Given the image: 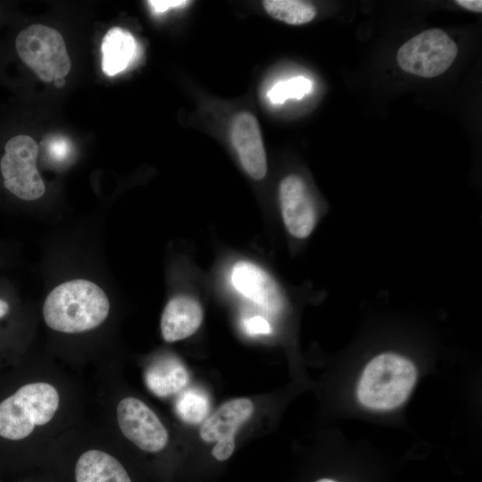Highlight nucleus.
<instances>
[{"label":"nucleus","mask_w":482,"mask_h":482,"mask_svg":"<svg viewBox=\"0 0 482 482\" xmlns=\"http://www.w3.org/2000/svg\"><path fill=\"white\" fill-rule=\"evenodd\" d=\"M110 301L96 283L72 279L55 287L43 305V318L53 330L75 334L99 327L108 317Z\"/></svg>","instance_id":"nucleus-1"},{"label":"nucleus","mask_w":482,"mask_h":482,"mask_svg":"<svg viewBox=\"0 0 482 482\" xmlns=\"http://www.w3.org/2000/svg\"><path fill=\"white\" fill-rule=\"evenodd\" d=\"M57 388L46 381L26 383L0 401V438L17 442L48 424L60 407Z\"/></svg>","instance_id":"nucleus-2"},{"label":"nucleus","mask_w":482,"mask_h":482,"mask_svg":"<svg viewBox=\"0 0 482 482\" xmlns=\"http://www.w3.org/2000/svg\"><path fill=\"white\" fill-rule=\"evenodd\" d=\"M417 378L414 364L396 353H381L365 367L358 384L362 404L374 410H391L405 402Z\"/></svg>","instance_id":"nucleus-3"},{"label":"nucleus","mask_w":482,"mask_h":482,"mask_svg":"<svg viewBox=\"0 0 482 482\" xmlns=\"http://www.w3.org/2000/svg\"><path fill=\"white\" fill-rule=\"evenodd\" d=\"M15 47L21 61L44 82L64 78L71 68L61 33L46 25L32 24L21 31Z\"/></svg>","instance_id":"nucleus-4"},{"label":"nucleus","mask_w":482,"mask_h":482,"mask_svg":"<svg viewBox=\"0 0 482 482\" xmlns=\"http://www.w3.org/2000/svg\"><path fill=\"white\" fill-rule=\"evenodd\" d=\"M458 47L440 29L424 30L405 42L398 50V65L404 71L423 78L444 73L453 62Z\"/></svg>","instance_id":"nucleus-5"},{"label":"nucleus","mask_w":482,"mask_h":482,"mask_svg":"<svg viewBox=\"0 0 482 482\" xmlns=\"http://www.w3.org/2000/svg\"><path fill=\"white\" fill-rule=\"evenodd\" d=\"M38 145L31 137L18 135L4 146L0 162L4 185L20 199L33 201L40 198L46 186L37 167Z\"/></svg>","instance_id":"nucleus-6"},{"label":"nucleus","mask_w":482,"mask_h":482,"mask_svg":"<svg viewBox=\"0 0 482 482\" xmlns=\"http://www.w3.org/2000/svg\"><path fill=\"white\" fill-rule=\"evenodd\" d=\"M116 419L122 435L146 453L161 452L167 445L169 434L154 411L133 396L121 399L116 407Z\"/></svg>","instance_id":"nucleus-7"},{"label":"nucleus","mask_w":482,"mask_h":482,"mask_svg":"<svg viewBox=\"0 0 482 482\" xmlns=\"http://www.w3.org/2000/svg\"><path fill=\"white\" fill-rule=\"evenodd\" d=\"M283 222L295 238H306L312 232L317 220L316 209L304 180L291 174L285 177L278 189Z\"/></svg>","instance_id":"nucleus-8"},{"label":"nucleus","mask_w":482,"mask_h":482,"mask_svg":"<svg viewBox=\"0 0 482 482\" xmlns=\"http://www.w3.org/2000/svg\"><path fill=\"white\" fill-rule=\"evenodd\" d=\"M231 139L245 171L253 179H263L267 159L255 116L248 112H238L233 120Z\"/></svg>","instance_id":"nucleus-9"},{"label":"nucleus","mask_w":482,"mask_h":482,"mask_svg":"<svg viewBox=\"0 0 482 482\" xmlns=\"http://www.w3.org/2000/svg\"><path fill=\"white\" fill-rule=\"evenodd\" d=\"M231 281L237 292L265 311L276 312L282 306V295L273 278L258 265L240 261L232 270Z\"/></svg>","instance_id":"nucleus-10"},{"label":"nucleus","mask_w":482,"mask_h":482,"mask_svg":"<svg viewBox=\"0 0 482 482\" xmlns=\"http://www.w3.org/2000/svg\"><path fill=\"white\" fill-rule=\"evenodd\" d=\"M204 312L200 303L187 295L172 297L165 305L161 317V333L168 343L185 339L200 327Z\"/></svg>","instance_id":"nucleus-11"},{"label":"nucleus","mask_w":482,"mask_h":482,"mask_svg":"<svg viewBox=\"0 0 482 482\" xmlns=\"http://www.w3.org/2000/svg\"><path fill=\"white\" fill-rule=\"evenodd\" d=\"M253 411V404L247 398L228 401L205 420L200 428V436L207 443L235 437L236 432L248 420Z\"/></svg>","instance_id":"nucleus-12"},{"label":"nucleus","mask_w":482,"mask_h":482,"mask_svg":"<svg viewBox=\"0 0 482 482\" xmlns=\"http://www.w3.org/2000/svg\"><path fill=\"white\" fill-rule=\"evenodd\" d=\"M75 482H132L121 462L100 449H88L77 459Z\"/></svg>","instance_id":"nucleus-13"},{"label":"nucleus","mask_w":482,"mask_h":482,"mask_svg":"<svg viewBox=\"0 0 482 482\" xmlns=\"http://www.w3.org/2000/svg\"><path fill=\"white\" fill-rule=\"evenodd\" d=\"M138 54V46L132 34L120 27L110 29L102 42V70L107 76L125 71Z\"/></svg>","instance_id":"nucleus-14"},{"label":"nucleus","mask_w":482,"mask_h":482,"mask_svg":"<svg viewBox=\"0 0 482 482\" xmlns=\"http://www.w3.org/2000/svg\"><path fill=\"white\" fill-rule=\"evenodd\" d=\"M185 366L174 357H167L153 364L146 371L148 387L159 396H168L180 391L188 382Z\"/></svg>","instance_id":"nucleus-15"},{"label":"nucleus","mask_w":482,"mask_h":482,"mask_svg":"<svg viewBox=\"0 0 482 482\" xmlns=\"http://www.w3.org/2000/svg\"><path fill=\"white\" fill-rule=\"evenodd\" d=\"M262 5L271 17L290 25L308 23L317 12L313 4L299 0H265Z\"/></svg>","instance_id":"nucleus-16"},{"label":"nucleus","mask_w":482,"mask_h":482,"mask_svg":"<svg viewBox=\"0 0 482 482\" xmlns=\"http://www.w3.org/2000/svg\"><path fill=\"white\" fill-rule=\"evenodd\" d=\"M210 402L206 394L197 388L183 392L177 400L176 411L179 418L188 424H198L208 415Z\"/></svg>","instance_id":"nucleus-17"},{"label":"nucleus","mask_w":482,"mask_h":482,"mask_svg":"<svg viewBox=\"0 0 482 482\" xmlns=\"http://www.w3.org/2000/svg\"><path fill=\"white\" fill-rule=\"evenodd\" d=\"M312 81L305 77H295L277 82L268 92L272 104H282L289 98L301 99L311 92Z\"/></svg>","instance_id":"nucleus-18"},{"label":"nucleus","mask_w":482,"mask_h":482,"mask_svg":"<svg viewBox=\"0 0 482 482\" xmlns=\"http://www.w3.org/2000/svg\"><path fill=\"white\" fill-rule=\"evenodd\" d=\"M47 154L50 159L57 163L65 162L71 154V145L66 138L55 137L47 143Z\"/></svg>","instance_id":"nucleus-19"},{"label":"nucleus","mask_w":482,"mask_h":482,"mask_svg":"<svg viewBox=\"0 0 482 482\" xmlns=\"http://www.w3.org/2000/svg\"><path fill=\"white\" fill-rule=\"evenodd\" d=\"M243 328L250 336L269 335L271 333L270 322L265 318L259 315L245 320Z\"/></svg>","instance_id":"nucleus-20"},{"label":"nucleus","mask_w":482,"mask_h":482,"mask_svg":"<svg viewBox=\"0 0 482 482\" xmlns=\"http://www.w3.org/2000/svg\"><path fill=\"white\" fill-rule=\"evenodd\" d=\"M235 450V437L222 438L216 442L212 448V454L218 461H226Z\"/></svg>","instance_id":"nucleus-21"},{"label":"nucleus","mask_w":482,"mask_h":482,"mask_svg":"<svg viewBox=\"0 0 482 482\" xmlns=\"http://www.w3.org/2000/svg\"><path fill=\"white\" fill-rule=\"evenodd\" d=\"M188 1L183 0H150L147 4L154 12H164L170 8L184 6L188 4Z\"/></svg>","instance_id":"nucleus-22"},{"label":"nucleus","mask_w":482,"mask_h":482,"mask_svg":"<svg viewBox=\"0 0 482 482\" xmlns=\"http://www.w3.org/2000/svg\"><path fill=\"white\" fill-rule=\"evenodd\" d=\"M456 4L471 12H482V1L480 0H457Z\"/></svg>","instance_id":"nucleus-23"},{"label":"nucleus","mask_w":482,"mask_h":482,"mask_svg":"<svg viewBox=\"0 0 482 482\" xmlns=\"http://www.w3.org/2000/svg\"><path fill=\"white\" fill-rule=\"evenodd\" d=\"M9 312V304L4 300L0 299V319L4 317Z\"/></svg>","instance_id":"nucleus-24"},{"label":"nucleus","mask_w":482,"mask_h":482,"mask_svg":"<svg viewBox=\"0 0 482 482\" xmlns=\"http://www.w3.org/2000/svg\"><path fill=\"white\" fill-rule=\"evenodd\" d=\"M65 79L64 78H59L54 80V85L56 88H62L65 86Z\"/></svg>","instance_id":"nucleus-25"},{"label":"nucleus","mask_w":482,"mask_h":482,"mask_svg":"<svg viewBox=\"0 0 482 482\" xmlns=\"http://www.w3.org/2000/svg\"><path fill=\"white\" fill-rule=\"evenodd\" d=\"M316 482H336V481L330 478H321V479L317 480Z\"/></svg>","instance_id":"nucleus-26"}]
</instances>
